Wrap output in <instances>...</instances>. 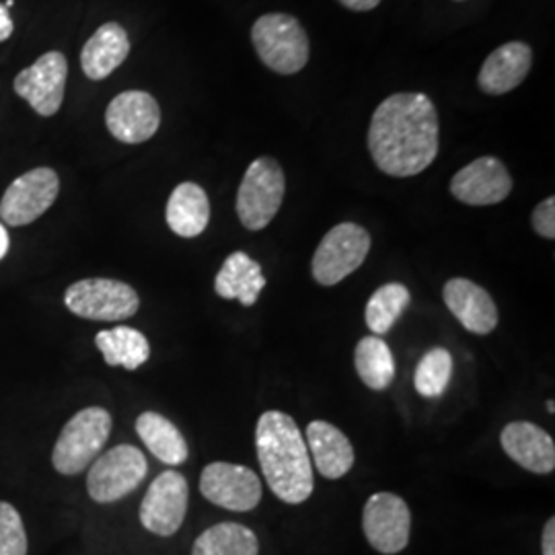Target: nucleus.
Segmentation results:
<instances>
[{
  "label": "nucleus",
  "mask_w": 555,
  "mask_h": 555,
  "mask_svg": "<svg viewBox=\"0 0 555 555\" xmlns=\"http://www.w3.org/2000/svg\"><path fill=\"white\" fill-rule=\"evenodd\" d=\"M511 192L513 178L496 157H479L451 181V194L467 206H494L508 198Z\"/></svg>",
  "instance_id": "obj_15"
},
{
  "label": "nucleus",
  "mask_w": 555,
  "mask_h": 555,
  "mask_svg": "<svg viewBox=\"0 0 555 555\" xmlns=\"http://www.w3.org/2000/svg\"><path fill=\"white\" fill-rule=\"evenodd\" d=\"M59 173L38 167L15 179L0 199V219L9 227H25L40 219L59 198Z\"/></svg>",
  "instance_id": "obj_9"
},
{
  "label": "nucleus",
  "mask_w": 555,
  "mask_h": 555,
  "mask_svg": "<svg viewBox=\"0 0 555 555\" xmlns=\"http://www.w3.org/2000/svg\"><path fill=\"white\" fill-rule=\"evenodd\" d=\"M95 344L109 366H124L137 371L151 358V344L134 327H114L103 330L95 336Z\"/></svg>",
  "instance_id": "obj_24"
},
{
  "label": "nucleus",
  "mask_w": 555,
  "mask_h": 555,
  "mask_svg": "<svg viewBox=\"0 0 555 555\" xmlns=\"http://www.w3.org/2000/svg\"><path fill=\"white\" fill-rule=\"evenodd\" d=\"M354 364L360 380L373 391H385L396 380V358L380 336H366L358 341Z\"/></svg>",
  "instance_id": "obj_25"
},
{
  "label": "nucleus",
  "mask_w": 555,
  "mask_h": 555,
  "mask_svg": "<svg viewBox=\"0 0 555 555\" xmlns=\"http://www.w3.org/2000/svg\"><path fill=\"white\" fill-rule=\"evenodd\" d=\"M442 298L456 321L472 334L488 336L496 330L498 307L486 288L467 278H453L444 284Z\"/></svg>",
  "instance_id": "obj_16"
},
{
  "label": "nucleus",
  "mask_w": 555,
  "mask_h": 555,
  "mask_svg": "<svg viewBox=\"0 0 555 555\" xmlns=\"http://www.w3.org/2000/svg\"><path fill=\"white\" fill-rule=\"evenodd\" d=\"M112 433V416L103 408H87L70 417L60 433L52 453L54 469L62 476H77L100 455Z\"/></svg>",
  "instance_id": "obj_4"
},
{
  "label": "nucleus",
  "mask_w": 555,
  "mask_h": 555,
  "mask_svg": "<svg viewBox=\"0 0 555 555\" xmlns=\"http://www.w3.org/2000/svg\"><path fill=\"white\" fill-rule=\"evenodd\" d=\"M412 300L410 291L399 284V282H391L385 284L375 291V295L369 298L366 309H364V319L369 330L375 336H385L391 332V327L396 325L397 319L401 318V313L408 309Z\"/></svg>",
  "instance_id": "obj_27"
},
{
  "label": "nucleus",
  "mask_w": 555,
  "mask_h": 555,
  "mask_svg": "<svg viewBox=\"0 0 555 555\" xmlns=\"http://www.w3.org/2000/svg\"><path fill=\"white\" fill-rule=\"evenodd\" d=\"M371 251V235L357 222H341L321 238L311 272L321 286H336L354 274Z\"/></svg>",
  "instance_id": "obj_7"
},
{
  "label": "nucleus",
  "mask_w": 555,
  "mask_h": 555,
  "mask_svg": "<svg viewBox=\"0 0 555 555\" xmlns=\"http://www.w3.org/2000/svg\"><path fill=\"white\" fill-rule=\"evenodd\" d=\"M259 467L274 496L302 504L313 494V463L297 422L284 412H266L256 428Z\"/></svg>",
  "instance_id": "obj_2"
},
{
  "label": "nucleus",
  "mask_w": 555,
  "mask_h": 555,
  "mask_svg": "<svg viewBox=\"0 0 555 555\" xmlns=\"http://www.w3.org/2000/svg\"><path fill=\"white\" fill-rule=\"evenodd\" d=\"M547 410H550V412H552V414H554V412H555L554 401H547Z\"/></svg>",
  "instance_id": "obj_35"
},
{
  "label": "nucleus",
  "mask_w": 555,
  "mask_h": 555,
  "mask_svg": "<svg viewBox=\"0 0 555 555\" xmlns=\"http://www.w3.org/2000/svg\"><path fill=\"white\" fill-rule=\"evenodd\" d=\"M453 377V357L444 348H433L417 362L414 373V387L426 399L442 396Z\"/></svg>",
  "instance_id": "obj_28"
},
{
  "label": "nucleus",
  "mask_w": 555,
  "mask_h": 555,
  "mask_svg": "<svg viewBox=\"0 0 555 555\" xmlns=\"http://www.w3.org/2000/svg\"><path fill=\"white\" fill-rule=\"evenodd\" d=\"M258 537L238 522H219L196 539L192 555H258Z\"/></svg>",
  "instance_id": "obj_26"
},
{
  "label": "nucleus",
  "mask_w": 555,
  "mask_h": 555,
  "mask_svg": "<svg viewBox=\"0 0 555 555\" xmlns=\"http://www.w3.org/2000/svg\"><path fill=\"white\" fill-rule=\"evenodd\" d=\"M286 194V178L280 163L272 157L254 160L237 192V215L249 231L266 229L280 210Z\"/></svg>",
  "instance_id": "obj_5"
},
{
  "label": "nucleus",
  "mask_w": 555,
  "mask_h": 555,
  "mask_svg": "<svg viewBox=\"0 0 555 555\" xmlns=\"http://www.w3.org/2000/svg\"><path fill=\"white\" fill-rule=\"evenodd\" d=\"M541 552L543 555H555V518L552 516L547 520V525L543 527V535H541Z\"/></svg>",
  "instance_id": "obj_31"
},
{
  "label": "nucleus",
  "mask_w": 555,
  "mask_h": 555,
  "mask_svg": "<svg viewBox=\"0 0 555 555\" xmlns=\"http://www.w3.org/2000/svg\"><path fill=\"white\" fill-rule=\"evenodd\" d=\"M531 222H533V229H535L537 235H541L543 238H555V198L543 199L533 215H531Z\"/></svg>",
  "instance_id": "obj_30"
},
{
  "label": "nucleus",
  "mask_w": 555,
  "mask_h": 555,
  "mask_svg": "<svg viewBox=\"0 0 555 555\" xmlns=\"http://www.w3.org/2000/svg\"><path fill=\"white\" fill-rule=\"evenodd\" d=\"M66 309L77 318L91 321H124L137 315V291L119 280L87 278L75 282L64 295Z\"/></svg>",
  "instance_id": "obj_6"
},
{
  "label": "nucleus",
  "mask_w": 555,
  "mask_h": 555,
  "mask_svg": "<svg viewBox=\"0 0 555 555\" xmlns=\"http://www.w3.org/2000/svg\"><path fill=\"white\" fill-rule=\"evenodd\" d=\"M0 555H27V533L17 508L0 502Z\"/></svg>",
  "instance_id": "obj_29"
},
{
  "label": "nucleus",
  "mask_w": 555,
  "mask_h": 555,
  "mask_svg": "<svg viewBox=\"0 0 555 555\" xmlns=\"http://www.w3.org/2000/svg\"><path fill=\"white\" fill-rule=\"evenodd\" d=\"M146 472L149 463L144 453L132 444H119L101 455L89 469V496L100 504L118 502L139 488Z\"/></svg>",
  "instance_id": "obj_8"
},
{
  "label": "nucleus",
  "mask_w": 555,
  "mask_h": 555,
  "mask_svg": "<svg viewBox=\"0 0 555 555\" xmlns=\"http://www.w3.org/2000/svg\"><path fill=\"white\" fill-rule=\"evenodd\" d=\"M165 219L179 237H198L210 222V202L206 192L194 181L179 183L167 202Z\"/></svg>",
  "instance_id": "obj_22"
},
{
  "label": "nucleus",
  "mask_w": 555,
  "mask_h": 555,
  "mask_svg": "<svg viewBox=\"0 0 555 555\" xmlns=\"http://www.w3.org/2000/svg\"><path fill=\"white\" fill-rule=\"evenodd\" d=\"M68 77V62L62 52H48L31 66L21 70L13 80L15 93L31 105L41 118H52L59 114L64 101Z\"/></svg>",
  "instance_id": "obj_12"
},
{
  "label": "nucleus",
  "mask_w": 555,
  "mask_h": 555,
  "mask_svg": "<svg viewBox=\"0 0 555 555\" xmlns=\"http://www.w3.org/2000/svg\"><path fill=\"white\" fill-rule=\"evenodd\" d=\"M137 433L144 447L167 465H181L188 461V444L178 426L157 412H144L137 420Z\"/></svg>",
  "instance_id": "obj_23"
},
{
  "label": "nucleus",
  "mask_w": 555,
  "mask_h": 555,
  "mask_svg": "<svg viewBox=\"0 0 555 555\" xmlns=\"http://www.w3.org/2000/svg\"><path fill=\"white\" fill-rule=\"evenodd\" d=\"M362 531L378 554L403 552L412 533V513L403 498L378 492L366 500L362 513Z\"/></svg>",
  "instance_id": "obj_10"
},
{
  "label": "nucleus",
  "mask_w": 555,
  "mask_h": 555,
  "mask_svg": "<svg viewBox=\"0 0 555 555\" xmlns=\"http://www.w3.org/2000/svg\"><path fill=\"white\" fill-rule=\"evenodd\" d=\"M346 9L350 11H357V13H366V11H373L380 4V0H339Z\"/></svg>",
  "instance_id": "obj_33"
},
{
  "label": "nucleus",
  "mask_w": 555,
  "mask_h": 555,
  "mask_svg": "<svg viewBox=\"0 0 555 555\" xmlns=\"http://www.w3.org/2000/svg\"><path fill=\"white\" fill-rule=\"evenodd\" d=\"M533 52L525 41H508L496 48L479 70L477 85L488 95H504L515 91L529 77Z\"/></svg>",
  "instance_id": "obj_18"
},
{
  "label": "nucleus",
  "mask_w": 555,
  "mask_h": 555,
  "mask_svg": "<svg viewBox=\"0 0 555 555\" xmlns=\"http://www.w3.org/2000/svg\"><path fill=\"white\" fill-rule=\"evenodd\" d=\"M251 41L263 66L278 75H297L309 62V36L293 15H261L251 27Z\"/></svg>",
  "instance_id": "obj_3"
},
{
  "label": "nucleus",
  "mask_w": 555,
  "mask_h": 555,
  "mask_svg": "<svg viewBox=\"0 0 555 555\" xmlns=\"http://www.w3.org/2000/svg\"><path fill=\"white\" fill-rule=\"evenodd\" d=\"M500 442L504 453L518 463L522 469L547 476L555 469L554 438L531 422H511L504 426Z\"/></svg>",
  "instance_id": "obj_17"
},
{
  "label": "nucleus",
  "mask_w": 555,
  "mask_h": 555,
  "mask_svg": "<svg viewBox=\"0 0 555 555\" xmlns=\"http://www.w3.org/2000/svg\"><path fill=\"white\" fill-rule=\"evenodd\" d=\"M188 500L190 490L185 477L178 472L160 474L140 504L142 527L155 535H176L185 520Z\"/></svg>",
  "instance_id": "obj_13"
},
{
  "label": "nucleus",
  "mask_w": 555,
  "mask_h": 555,
  "mask_svg": "<svg viewBox=\"0 0 555 555\" xmlns=\"http://www.w3.org/2000/svg\"><path fill=\"white\" fill-rule=\"evenodd\" d=\"M105 124L109 134L124 144L146 142L159 130V103L144 91H124L107 105Z\"/></svg>",
  "instance_id": "obj_14"
},
{
  "label": "nucleus",
  "mask_w": 555,
  "mask_h": 555,
  "mask_svg": "<svg viewBox=\"0 0 555 555\" xmlns=\"http://www.w3.org/2000/svg\"><path fill=\"white\" fill-rule=\"evenodd\" d=\"M199 492L208 502L233 513H249L261 500V479L245 465L217 461L199 477Z\"/></svg>",
  "instance_id": "obj_11"
},
{
  "label": "nucleus",
  "mask_w": 555,
  "mask_h": 555,
  "mask_svg": "<svg viewBox=\"0 0 555 555\" xmlns=\"http://www.w3.org/2000/svg\"><path fill=\"white\" fill-rule=\"evenodd\" d=\"M369 151L391 178H414L438 155V114L424 93H396L375 109Z\"/></svg>",
  "instance_id": "obj_1"
},
{
  "label": "nucleus",
  "mask_w": 555,
  "mask_h": 555,
  "mask_svg": "<svg viewBox=\"0 0 555 555\" xmlns=\"http://www.w3.org/2000/svg\"><path fill=\"white\" fill-rule=\"evenodd\" d=\"M9 245H11V238H9V233H7L4 224L0 222V259L9 254Z\"/></svg>",
  "instance_id": "obj_34"
},
{
  "label": "nucleus",
  "mask_w": 555,
  "mask_h": 555,
  "mask_svg": "<svg viewBox=\"0 0 555 555\" xmlns=\"http://www.w3.org/2000/svg\"><path fill=\"white\" fill-rule=\"evenodd\" d=\"M266 276L259 261L249 258L245 251H235L224 259L217 280L215 291L220 298L235 300L243 307H254L258 302L259 293L266 288Z\"/></svg>",
  "instance_id": "obj_21"
},
{
  "label": "nucleus",
  "mask_w": 555,
  "mask_h": 555,
  "mask_svg": "<svg viewBox=\"0 0 555 555\" xmlns=\"http://www.w3.org/2000/svg\"><path fill=\"white\" fill-rule=\"evenodd\" d=\"M130 54V38L119 23H105L87 40L80 52V66L87 79H107Z\"/></svg>",
  "instance_id": "obj_20"
},
{
  "label": "nucleus",
  "mask_w": 555,
  "mask_h": 555,
  "mask_svg": "<svg viewBox=\"0 0 555 555\" xmlns=\"http://www.w3.org/2000/svg\"><path fill=\"white\" fill-rule=\"evenodd\" d=\"M307 449L319 474L327 479L346 476L354 465L352 442L330 422L315 420L307 426Z\"/></svg>",
  "instance_id": "obj_19"
},
{
  "label": "nucleus",
  "mask_w": 555,
  "mask_h": 555,
  "mask_svg": "<svg viewBox=\"0 0 555 555\" xmlns=\"http://www.w3.org/2000/svg\"><path fill=\"white\" fill-rule=\"evenodd\" d=\"M15 31V23L4 4H0V41H7Z\"/></svg>",
  "instance_id": "obj_32"
}]
</instances>
